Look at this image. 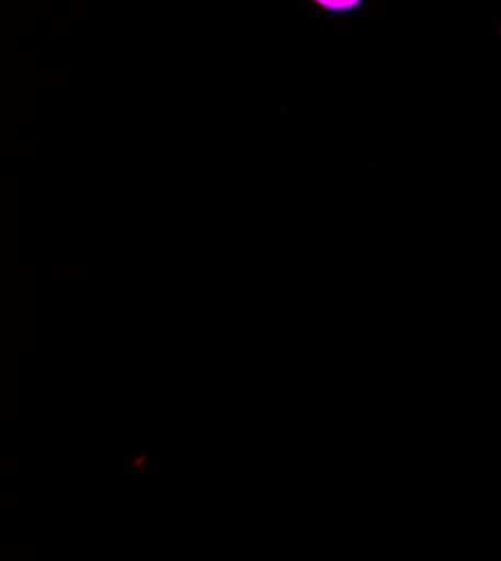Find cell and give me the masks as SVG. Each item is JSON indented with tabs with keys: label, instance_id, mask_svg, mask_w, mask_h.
I'll return each mask as SVG.
<instances>
[{
	"label": "cell",
	"instance_id": "obj_1",
	"mask_svg": "<svg viewBox=\"0 0 501 561\" xmlns=\"http://www.w3.org/2000/svg\"><path fill=\"white\" fill-rule=\"evenodd\" d=\"M315 5L322 8L324 12L346 14V12H355L360 8V0H317Z\"/></svg>",
	"mask_w": 501,
	"mask_h": 561
}]
</instances>
